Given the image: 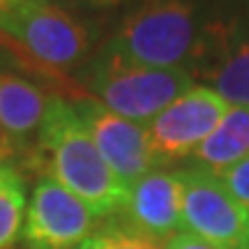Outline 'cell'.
I'll use <instances>...</instances> for the list:
<instances>
[{
  "mask_svg": "<svg viewBox=\"0 0 249 249\" xmlns=\"http://www.w3.org/2000/svg\"><path fill=\"white\" fill-rule=\"evenodd\" d=\"M17 0H0V12H5V9H9L12 5H14Z\"/></svg>",
  "mask_w": 249,
  "mask_h": 249,
  "instance_id": "21",
  "label": "cell"
},
{
  "mask_svg": "<svg viewBox=\"0 0 249 249\" xmlns=\"http://www.w3.org/2000/svg\"><path fill=\"white\" fill-rule=\"evenodd\" d=\"M198 169L219 176L238 161L249 157V108L231 107L213 134L194 150Z\"/></svg>",
  "mask_w": 249,
  "mask_h": 249,
  "instance_id": "12",
  "label": "cell"
},
{
  "mask_svg": "<svg viewBox=\"0 0 249 249\" xmlns=\"http://www.w3.org/2000/svg\"><path fill=\"white\" fill-rule=\"evenodd\" d=\"M90 97L132 123L148 124L173 99L194 86L187 70H160L124 58L108 46L86 65L81 74Z\"/></svg>",
  "mask_w": 249,
  "mask_h": 249,
  "instance_id": "3",
  "label": "cell"
},
{
  "mask_svg": "<svg viewBox=\"0 0 249 249\" xmlns=\"http://www.w3.org/2000/svg\"><path fill=\"white\" fill-rule=\"evenodd\" d=\"M71 249H99V238L97 235H90V238H86L83 242H79L76 247H71Z\"/></svg>",
  "mask_w": 249,
  "mask_h": 249,
  "instance_id": "19",
  "label": "cell"
},
{
  "mask_svg": "<svg viewBox=\"0 0 249 249\" xmlns=\"http://www.w3.org/2000/svg\"><path fill=\"white\" fill-rule=\"evenodd\" d=\"M0 35L51 70H70L86 60L92 33L53 0H17L0 12Z\"/></svg>",
  "mask_w": 249,
  "mask_h": 249,
  "instance_id": "4",
  "label": "cell"
},
{
  "mask_svg": "<svg viewBox=\"0 0 249 249\" xmlns=\"http://www.w3.org/2000/svg\"><path fill=\"white\" fill-rule=\"evenodd\" d=\"M219 178L226 185V189L238 198V203H242L249 210V157L219 173Z\"/></svg>",
  "mask_w": 249,
  "mask_h": 249,
  "instance_id": "15",
  "label": "cell"
},
{
  "mask_svg": "<svg viewBox=\"0 0 249 249\" xmlns=\"http://www.w3.org/2000/svg\"><path fill=\"white\" fill-rule=\"evenodd\" d=\"M182 173L157 169L141 178L129 189L124 208L127 229L152 240L155 245L166 242L182 233Z\"/></svg>",
  "mask_w": 249,
  "mask_h": 249,
  "instance_id": "9",
  "label": "cell"
},
{
  "mask_svg": "<svg viewBox=\"0 0 249 249\" xmlns=\"http://www.w3.org/2000/svg\"><path fill=\"white\" fill-rule=\"evenodd\" d=\"M182 173V226L217 249H249V210L205 169Z\"/></svg>",
  "mask_w": 249,
  "mask_h": 249,
  "instance_id": "5",
  "label": "cell"
},
{
  "mask_svg": "<svg viewBox=\"0 0 249 249\" xmlns=\"http://www.w3.org/2000/svg\"><path fill=\"white\" fill-rule=\"evenodd\" d=\"M74 104L79 108L99 155L127 189H132L141 178L160 169L161 161L152 150L145 124L116 116L92 97H83Z\"/></svg>",
  "mask_w": 249,
  "mask_h": 249,
  "instance_id": "7",
  "label": "cell"
},
{
  "mask_svg": "<svg viewBox=\"0 0 249 249\" xmlns=\"http://www.w3.org/2000/svg\"><path fill=\"white\" fill-rule=\"evenodd\" d=\"M9 157H12V143H9L5 136H0V169L7 166Z\"/></svg>",
  "mask_w": 249,
  "mask_h": 249,
  "instance_id": "17",
  "label": "cell"
},
{
  "mask_svg": "<svg viewBox=\"0 0 249 249\" xmlns=\"http://www.w3.org/2000/svg\"><path fill=\"white\" fill-rule=\"evenodd\" d=\"M90 5H97V7H116L123 0H88Z\"/></svg>",
  "mask_w": 249,
  "mask_h": 249,
  "instance_id": "20",
  "label": "cell"
},
{
  "mask_svg": "<svg viewBox=\"0 0 249 249\" xmlns=\"http://www.w3.org/2000/svg\"><path fill=\"white\" fill-rule=\"evenodd\" d=\"M229 108L231 104L213 88L194 83L145 124L157 160L164 164L192 157L196 148L222 123Z\"/></svg>",
  "mask_w": 249,
  "mask_h": 249,
  "instance_id": "6",
  "label": "cell"
},
{
  "mask_svg": "<svg viewBox=\"0 0 249 249\" xmlns=\"http://www.w3.org/2000/svg\"><path fill=\"white\" fill-rule=\"evenodd\" d=\"M104 46L160 70H187L210 49L205 18L192 0H143L129 9Z\"/></svg>",
  "mask_w": 249,
  "mask_h": 249,
  "instance_id": "2",
  "label": "cell"
},
{
  "mask_svg": "<svg viewBox=\"0 0 249 249\" xmlns=\"http://www.w3.org/2000/svg\"><path fill=\"white\" fill-rule=\"evenodd\" d=\"M26 185L14 166L0 169V249H12L21 240L26 222Z\"/></svg>",
  "mask_w": 249,
  "mask_h": 249,
  "instance_id": "13",
  "label": "cell"
},
{
  "mask_svg": "<svg viewBox=\"0 0 249 249\" xmlns=\"http://www.w3.org/2000/svg\"><path fill=\"white\" fill-rule=\"evenodd\" d=\"M37 148L51 178L81 198L95 217H111L127 208L129 189L99 155L74 102L51 97L37 132Z\"/></svg>",
  "mask_w": 249,
  "mask_h": 249,
  "instance_id": "1",
  "label": "cell"
},
{
  "mask_svg": "<svg viewBox=\"0 0 249 249\" xmlns=\"http://www.w3.org/2000/svg\"><path fill=\"white\" fill-rule=\"evenodd\" d=\"M164 249H217L213 247L210 242L201 240V238H196V235H192V233H178V235H173L166 245H164Z\"/></svg>",
  "mask_w": 249,
  "mask_h": 249,
  "instance_id": "16",
  "label": "cell"
},
{
  "mask_svg": "<svg viewBox=\"0 0 249 249\" xmlns=\"http://www.w3.org/2000/svg\"><path fill=\"white\" fill-rule=\"evenodd\" d=\"M99 249H161L152 240L134 233L127 226H108L104 233H97Z\"/></svg>",
  "mask_w": 249,
  "mask_h": 249,
  "instance_id": "14",
  "label": "cell"
},
{
  "mask_svg": "<svg viewBox=\"0 0 249 249\" xmlns=\"http://www.w3.org/2000/svg\"><path fill=\"white\" fill-rule=\"evenodd\" d=\"M95 214L51 176L37 180L26 208L21 240L28 249H71L86 238Z\"/></svg>",
  "mask_w": 249,
  "mask_h": 249,
  "instance_id": "8",
  "label": "cell"
},
{
  "mask_svg": "<svg viewBox=\"0 0 249 249\" xmlns=\"http://www.w3.org/2000/svg\"><path fill=\"white\" fill-rule=\"evenodd\" d=\"M203 76L208 79V88L231 107L249 108V26L233 28L224 37Z\"/></svg>",
  "mask_w": 249,
  "mask_h": 249,
  "instance_id": "11",
  "label": "cell"
},
{
  "mask_svg": "<svg viewBox=\"0 0 249 249\" xmlns=\"http://www.w3.org/2000/svg\"><path fill=\"white\" fill-rule=\"evenodd\" d=\"M51 97L33 81L0 71V134L21 143L39 132Z\"/></svg>",
  "mask_w": 249,
  "mask_h": 249,
  "instance_id": "10",
  "label": "cell"
},
{
  "mask_svg": "<svg viewBox=\"0 0 249 249\" xmlns=\"http://www.w3.org/2000/svg\"><path fill=\"white\" fill-rule=\"evenodd\" d=\"M9 65H14V58H12V53L7 51V46L2 44V35H0V70H5Z\"/></svg>",
  "mask_w": 249,
  "mask_h": 249,
  "instance_id": "18",
  "label": "cell"
}]
</instances>
